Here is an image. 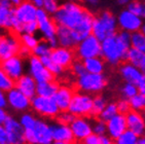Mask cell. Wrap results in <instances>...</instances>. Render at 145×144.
<instances>
[{"label":"cell","instance_id":"6da1fadb","mask_svg":"<svg viewBox=\"0 0 145 144\" xmlns=\"http://www.w3.org/2000/svg\"><path fill=\"white\" fill-rule=\"evenodd\" d=\"M132 34L120 30L114 36L108 37L102 43V58L110 65L120 66L126 62L127 56L131 48Z\"/></svg>","mask_w":145,"mask_h":144},{"label":"cell","instance_id":"be15d7a7","mask_svg":"<svg viewBox=\"0 0 145 144\" xmlns=\"http://www.w3.org/2000/svg\"><path fill=\"white\" fill-rule=\"evenodd\" d=\"M143 117H144V119H145V111L143 112Z\"/></svg>","mask_w":145,"mask_h":144},{"label":"cell","instance_id":"91938a15","mask_svg":"<svg viewBox=\"0 0 145 144\" xmlns=\"http://www.w3.org/2000/svg\"><path fill=\"white\" fill-rule=\"evenodd\" d=\"M140 31H141V33H142L143 35L145 36V24H143L142 28H141V30H140Z\"/></svg>","mask_w":145,"mask_h":144},{"label":"cell","instance_id":"ee69618b","mask_svg":"<svg viewBox=\"0 0 145 144\" xmlns=\"http://www.w3.org/2000/svg\"><path fill=\"white\" fill-rule=\"evenodd\" d=\"M93 133L100 136V137L105 136V134L107 133L106 122H102L99 118H96L95 122H93Z\"/></svg>","mask_w":145,"mask_h":144},{"label":"cell","instance_id":"836d02e7","mask_svg":"<svg viewBox=\"0 0 145 144\" xmlns=\"http://www.w3.org/2000/svg\"><path fill=\"white\" fill-rule=\"evenodd\" d=\"M19 36H20V40H21L22 46L27 47V48H29L30 50H33L34 48L37 46L39 41H40V39H39L36 35H33V34L23 33Z\"/></svg>","mask_w":145,"mask_h":144},{"label":"cell","instance_id":"9a60e30c","mask_svg":"<svg viewBox=\"0 0 145 144\" xmlns=\"http://www.w3.org/2000/svg\"><path fill=\"white\" fill-rule=\"evenodd\" d=\"M4 127L8 135L10 144H26L25 129L20 124L19 118L9 117Z\"/></svg>","mask_w":145,"mask_h":144},{"label":"cell","instance_id":"4316f807","mask_svg":"<svg viewBox=\"0 0 145 144\" xmlns=\"http://www.w3.org/2000/svg\"><path fill=\"white\" fill-rule=\"evenodd\" d=\"M14 21L16 16L14 7L0 4V30L11 31Z\"/></svg>","mask_w":145,"mask_h":144},{"label":"cell","instance_id":"74e56055","mask_svg":"<svg viewBox=\"0 0 145 144\" xmlns=\"http://www.w3.org/2000/svg\"><path fill=\"white\" fill-rule=\"evenodd\" d=\"M16 86V81H12L5 72L0 68V90L4 93H7Z\"/></svg>","mask_w":145,"mask_h":144},{"label":"cell","instance_id":"c3c4849f","mask_svg":"<svg viewBox=\"0 0 145 144\" xmlns=\"http://www.w3.org/2000/svg\"><path fill=\"white\" fill-rule=\"evenodd\" d=\"M37 31H38V24H37L36 21L27 23V24H25V25L23 26V33L35 35V33H36Z\"/></svg>","mask_w":145,"mask_h":144},{"label":"cell","instance_id":"f35d334b","mask_svg":"<svg viewBox=\"0 0 145 144\" xmlns=\"http://www.w3.org/2000/svg\"><path fill=\"white\" fill-rule=\"evenodd\" d=\"M132 110L137 112H144L145 111V95L137 94L135 97L129 100Z\"/></svg>","mask_w":145,"mask_h":144},{"label":"cell","instance_id":"94428289","mask_svg":"<svg viewBox=\"0 0 145 144\" xmlns=\"http://www.w3.org/2000/svg\"><path fill=\"white\" fill-rule=\"evenodd\" d=\"M52 144H66V143H63V142H57V141H54Z\"/></svg>","mask_w":145,"mask_h":144},{"label":"cell","instance_id":"f907efd6","mask_svg":"<svg viewBox=\"0 0 145 144\" xmlns=\"http://www.w3.org/2000/svg\"><path fill=\"white\" fill-rule=\"evenodd\" d=\"M0 144H10L4 126H0Z\"/></svg>","mask_w":145,"mask_h":144},{"label":"cell","instance_id":"60d3db41","mask_svg":"<svg viewBox=\"0 0 145 144\" xmlns=\"http://www.w3.org/2000/svg\"><path fill=\"white\" fill-rule=\"evenodd\" d=\"M137 94H139L138 89H137V86L131 84V83H125L123 86L121 88V96H123V99L130 100L133 97H135Z\"/></svg>","mask_w":145,"mask_h":144},{"label":"cell","instance_id":"3957f363","mask_svg":"<svg viewBox=\"0 0 145 144\" xmlns=\"http://www.w3.org/2000/svg\"><path fill=\"white\" fill-rule=\"evenodd\" d=\"M117 26V18L113 14V12L108 9L102 10L95 16L92 35L102 42L108 37L114 36L118 32Z\"/></svg>","mask_w":145,"mask_h":144},{"label":"cell","instance_id":"f6af8a7d","mask_svg":"<svg viewBox=\"0 0 145 144\" xmlns=\"http://www.w3.org/2000/svg\"><path fill=\"white\" fill-rule=\"evenodd\" d=\"M71 71L72 73L77 77H80L82 75H84L86 73H88L87 70H86V67L84 65V62L80 61V60H75V62L72 64V66H71Z\"/></svg>","mask_w":145,"mask_h":144},{"label":"cell","instance_id":"8992f818","mask_svg":"<svg viewBox=\"0 0 145 144\" xmlns=\"http://www.w3.org/2000/svg\"><path fill=\"white\" fill-rule=\"evenodd\" d=\"M20 36L14 32H4L0 34V63L19 56L21 50Z\"/></svg>","mask_w":145,"mask_h":144},{"label":"cell","instance_id":"8d00e7d4","mask_svg":"<svg viewBox=\"0 0 145 144\" xmlns=\"http://www.w3.org/2000/svg\"><path fill=\"white\" fill-rule=\"evenodd\" d=\"M131 46L135 50L145 54V36L141 33V31L136 32V33H132Z\"/></svg>","mask_w":145,"mask_h":144},{"label":"cell","instance_id":"bcb514c9","mask_svg":"<svg viewBox=\"0 0 145 144\" xmlns=\"http://www.w3.org/2000/svg\"><path fill=\"white\" fill-rule=\"evenodd\" d=\"M76 117H74L72 113H70L69 111H61L59 115L57 117V122L63 125H68L70 126L72 124V122L75 119Z\"/></svg>","mask_w":145,"mask_h":144},{"label":"cell","instance_id":"d6a6232c","mask_svg":"<svg viewBox=\"0 0 145 144\" xmlns=\"http://www.w3.org/2000/svg\"><path fill=\"white\" fill-rule=\"evenodd\" d=\"M52 50H53V48L50 46L48 41L42 39V40L39 41L37 46L32 50V55L41 59L44 58V57H50V54H52Z\"/></svg>","mask_w":145,"mask_h":144},{"label":"cell","instance_id":"db71d44e","mask_svg":"<svg viewBox=\"0 0 145 144\" xmlns=\"http://www.w3.org/2000/svg\"><path fill=\"white\" fill-rule=\"evenodd\" d=\"M137 89H138V92L139 94L145 95V75L143 74L142 78L140 79V81L137 84Z\"/></svg>","mask_w":145,"mask_h":144},{"label":"cell","instance_id":"83f0119b","mask_svg":"<svg viewBox=\"0 0 145 144\" xmlns=\"http://www.w3.org/2000/svg\"><path fill=\"white\" fill-rule=\"evenodd\" d=\"M59 88H60V84L56 81L37 83L36 96H40V97L44 98H54Z\"/></svg>","mask_w":145,"mask_h":144},{"label":"cell","instance_id":"ab89813d","mask_svg":"<svg viewBox=\"0 0 145 144\" xmlns=\"http://www.w3.org/2000/svg\"><path fill=\"white\" fill-rule=\"evenodd\" d=\"M139 137L131 132L130 130H127L123 135H120L117 139L114 140V144H137Z\"/></svg>","mask_w":145,"mask_h":144},{"label":"cell","instance_id":"52a82bcc","mask_svg":"<svg viewBox=\"0 0 145 144\" xmlns=\"http://www.w3.org/2000/svg\"><path fill=\"white\" fill-rule=\"evenodd\" d=\"M93 99L94 97L89 94L75 92L68 111L76 117H92Z\"/></svg>","mask_w":145,"mask_h":144},{"label":"cell","instance_id":"484cf974","mask_svg":"<svg viewBox=\"0 0 145 144\" xmlns=\"http://www.w3.org/2000/svg\"><path fill=\"white\" fill-rule=\"evenodd\" d=\"M57 39H58L59 42V46L73 50L77 45V42L75 41V39L73 37L72 30L68 29L66 27L58 26V29H57Z\"/></svg>","mask_w":145,"mask_h":144},{"label":"cell","instance_id":"7bdbcfd3","mask_svg":"<svg viewBox=\"0 0 145 144\" xmlns=\"http://www.w3.org/2000/svg\"><path fill=\"white\" fill-rule=\"evenodd\" d=\"M145 3L140 2V1H132L128 4V10L133 12L134 14L138 16V17L142 18L143 17V11H144Z\"/></svg>","mask_w":145,"mask_h":144},{"label":"cell","instance_id":"5b68a950","mask_svg":"<svg viewBox=\"0 0 145 144\" xmlns=\"http://www.w3.org/2000/svg\"><path fill=\"white\" fill-rule=\"evenodd\" d=\"M26 143L29 144H52L54 142L52 125L48 120L38 118L33 130L25 131Z\"/></svg>","mask_w":145,"mask_h":144},{"label":"cell","instance_id":"4fadbf2b","mask_svg":"<svg viewBox=\"0 0 145 144\" xmlns=\"http://www.w3.org/2000/svg\"><path fill=\"white\" fill-rule=\"evenodd\" d=\"M0 68L8 75L12 81H17L23 75H25L26 71V60L21 56H14L12 58L0 63Z\"/></svg>","mask_w":145,"mask_h":144},{"label":"cell","instance_id":"d6986e66","mask_svg":"<svg viewBox=\"0 0 145 144\" xmlns=\"http://www.w3.org/2000/svg\"><path fill=\"white\" fill-rule=\"evenodd\" d=\"M14 10L17 20L23 25L36 21L38 9L32 1H23L19 6L14 7Z\"/></svg>","mask_w":145,"mask_h":144},{"label":"cell","instance_id":"7c38bea8","mask_svg":"<svg viewBox=\"0 0 145 144\" xmlns=\"http://www.w3.org/2000/svg\"><path fill=\"white\" fill-rule=\"evenodd\" d=\"M6 99L7 107L14 112L24 113L31 109V99L19 91L16 86L6 93Z\"/></svg>","mask_w":145,"mask_h":144},{"label":"cell","instance_id":"e0dca14e","mask_svg":"<svg viewBox=\"0 0 145 144\" xmlns=\"http://www.w3.org/2000/svg\"><path fill=\"white\" fill-rule=\"evenodd\" d=\"M50 57L57 65L62 67L63 69H67V68H71L72 64L75 62L76 56L75 52L73 50L58 46L52 50Z\"/></svg>","mask_w":145,"mask_h":144},{"label":"cell","instance_id":"277c9868","mask_svg":"<svg viewBox=\"0 0 145 144\" xmlns=\"http://www.w3.org/2000/svg\"><path fill=\"white\" fill-rule=\"evenodd\" d=\"M107 86V79L104 74H92L86 73L80 77L76 78L75 86L78 92L89 94L99 95Z\"/></svg>","mask_w":145,"mask_h":144},{"label":"cell","instance_id":"603a6c76","mask_svg":"<svg viewBox=\"0 0 145 144\" xmlns=\"http://www.w3.org/2000/svg\"><path fill=\"white\" fill-rule=\"evenodd\" d=\"M74 94H75V92L71 86H65V84L60 86L56 95L53 98L56 102L57 106L60 109V111H68L70 103H71V100H72Z\"/></svg>","mask_w":145,"mask_h":144},{"label":"cell","instance_id":"003e7915","mask_svg":"<svg viewBox=\"0 0 145 144\" xmlns=\"http://www.w3.org/2000/svg\"><path fill=\"white\" fill-rule=\"evenodd\" d=\"M0 34H1V32H0Z\"/></svg>","mask_w":145,"mask_h":144},{"label":"cell","instance_id":"816d5d0a","mask_svg":"<svg viewBox=\"0 0 145 144\" xmlns=\"http://www.w3.org/2000/svg\"><path fill=\"white\" fill-rule=\"evenodd\" d=\"M8 111L6 110V108H0V126H4L7 119L9 118Z\"/></svg>","mask_w":145,"mask_h":144},{"label":"cell","instance_id":"cb8c5ba5","mask_svg":"<svg viewBox=\"0 0 145 144\" xmlns=\"http://www.w3.org/2000/svg\"><path fill=\"white\" fill-rule=\"evenodd\" d=\"M118 71L126 83H131L134 86L138 84V82L143 76V72L141 70H139L128 62H123L120 64L118 66Z\"/></svg>","mask_w":145,"mask_h":144},{"label":"cell","instance_id":"11a10c76","mask_svg":"<svg viewBox=\"0 0 145 144\" xmlns=\"http://www.w3.org/2000/svg\"><path fill=\"white\" fill-rule=\"evenodd\" d=\"M7 107V99H6V93L0 90V108Z\"/></svg>","mask_w":145,"mask_h":144},{"label":"cell","instance_id":"6125c7cd","mask_svg":"<svg viewBox=\"0 0 145 144\" xmlns=\"http://www.w3.org/2000/svg\"><path fill=\"white\" fill-rule=\"evenodd\" d=\"M73 144H82L81 142H75V143H73Z\"/></svg>","mask_w":145,"mask_h":144},{"label":"cell","instance_id":"7402d4cb","mask_svg":"<svg viewBox=\"0 0 145 144\" xmlns=\"http://www.w3.org/2000/svg\"><path fill=\"white\" fill-rule=\"evenodd\" d=\"M128 130L136 134L138 137L145 136V119L141 112L131 110L126 115Z\"/></svg>","mask_w":145,"mask_h":144},{"label":"cell","instance_id":"44dd1931","mask_svg":"<svg viewBox=\"0 0 145 144\" xmlns=\"http://www.w3.org/2000/svg\"><path fill=\"white\" fill-rule=\"evenodd\" d=\"M50 125H52L54 141L63 142L66 144H73L76 142L70 126L63 125L58 122H55Z\"/></svg>","mask_w":145,"mask_h":144},{"label":"cell","instance_id":"b9f144b4","mask_svg":"<svg viewBox=\"0 0 145 144\" xmlns=\"http://www.w3.org/2000/svg\"><path fill=\"white\" fill-rule=\"evenodd\" d=\"M60 9V4L56 0H44V4H43V10L48 14L54 17L57 14V11Z\"/></svg>","mask_w":145,"mask_h":144},{"label":"cell","instance_id":"30bf717a","mask_svg":"<svg viewBox=\"0 0 145 144\" xmlns=\"http://www.w3.org/2000/svg\"><path fill=\"white\" fill-rule=\"evenodd\" d=\"M27 70H28V74L32 76L37 83L53 81L56 78L42 64L40 58L33 55L27 60Z\"/></svg>","mask_w":145,"mask_h":144},{"label":"cell","instance_id":"ffe728a7","mask_svg":"<svg viewBox=\"0 0 145 144\" xmlns=\"http://www.w3.org/2000/svg\"><path fill=\"white\" fill-rule=\"evenodd\" d=\"M106 127L107 134L114 141L115 139H117L120 135H123L128 130L126 115L118 113L113 118H111L106 122Z\"/></svg>","mask_w":145,"mask_h":144},{"label":"cell","instance_id":"4dcf8cb0","mask_svg":"<svg viewBox=\"0 0 145 144\" xmlns=\"http://www.w3.org/2000/svg\"><path fill=\"white\" fill-rule=\"evenodd\" d=\"M37 118L35 117V114L31 111H27V112H24V113L20 114L19 117V122L20 124L22 125V127L25 129V131H29V130H33L35 126L37 124Z\"/></svg>","mask_w":145,"mask_h":144},{"label":"cell","instance_id":"f546056e","mask_svg":"<svg viewBox=\"0 0 145 144\" xmlns=\"http://www.w3.org/2000/svg\"><path fill=\"white\" fill-rule=\"evenodd\" d=\"M84 65L86 67L88 73H92V74H103L104 70H105V61L103 58H93L84 60Z\"/></svg>","mask_w":145,"mask_h":144},{"label":"cell","instance_id":"d590c367","mask_svg":"<svg viewBox=\"0 0 145 144\" xmlns=\"http://www.w3.org/2000/svg\"><path fill=\"white\" fill-rule=\"evenodd\" d=\"M40 60H41L42 64L46 67V69H48L55 77H58V76H60V75H62L64 73L65 69H63L62 67L57 65V64L50 59V57H44V58H41Z\"/></svg>","mask_w":145,"mask_h":144},{"label":"cell","instance_id":"8fae6325","mask_svg":"<svg viewBox=\"0 0 145 144\" xmlns=\"http://www.w3.org/2000/svg\"><path fill=\"white\" fill-rule=\"evenodd\" d=\"M36 22L38 24V31L44 40L48 41V40L56 38L58 26L55 23L52 16L46 14L43 9H38Z\"/></svg>","mask_w":145,"mask_h":144},{"label":"cell","instance_id":"9f6ffc18","mask_svg":"<svg viewBox=\"0 0 145 144\" xmlns=\"http://www.w3.org/2000/svg\"><path fill=\"white\" fill-rule=\"evenodd\" d=\"M33 4L36 6L37 9H43V4H44V0H33L32 1Z\"/></svg>","mask_w":145,"mask_h":144},{"label":"cell","instance_id":"2e32d148","mask_svg":"<svg viewBox=\"0 0 145 144\" xmlns=\"http://www.w3.org/2000/svg\"><path fill=\"white\" fill-rule=\"evenodd\" d=\"M76 142H82L84 139L93 134V122L89 117H75L70 125Z\"/></svg>","mask_w":145,"mask_h":144},{"label":"cell","instance_id":"ac0fdd59","mask_svg":"<svg viewBox=\"0 0 145 144\" xmlns=\"http://www.w3.org/2000/svg\"><path fill=\"white\" fill-rule=\"evenodd\" d=\"M94 20H95V14L89 10L84 19L81 20V22L74 29H72L73 37L75 39V41L77 42V45L93 34Z\"/></svg>","mask_w":145,"mask_h":144},{"label":"cell","instance_id":"9c48e42d","mask_svg":"<svg viewBox=\"0 0 145 144\" xmlns=\"http://www.w3.org/2000/svg\"><path fill=\"white\" fill-rule=\"evenodd\" d=\"M31 110L43 118H57L61 112L53 98L35 96L31 99Z\"/></svg>","mask_w":145,"mask_h":144},{"label":"cell","instance_id":"680465c9","mask_svg":"<svg viewBox=\"0 0 145 144\" xmlns=\"http://www.w3.org/2000/svg\"><path fill=\"white\" fill-rule=\"evenodd\" d=\"M137 144H145V136H143V137H140V138L138 139V142H137Z\"/></svg>","mask_w":145,"mask_h":144},{"label":"cell","instance_id":"d4e9b609","mask_svg":"<svg viewBox=\"0 0 145 144\" xmlns=\"http://www.w3.org/2000/svg\"><path fill=\"white\" fill-rule=\"evenodd\" d=\"M16 88L30 99H33L36 96L37 82L28 73L16 81Z\"/></svg>","mask_w":145,"mask_h":144},{"label":"cell","instance_id":"03108f58","mask_svg":"<svg viewBox=\"0 0 145 144\" xmlns=\"http://www.w3.org/2000/svg\"><path fill=\"white\" fill-rule=\"evenodd\" d=\"M26 144H29V143H26Z\"/></svg>","mask_w":145,"mask_h":144},{"label":"cell","instance_id":"f5cc1de1","mask_svg":"<svg viewBox=\"0 0 145 144\" xmlns=\"http://www.w3.org/2000/svg\"><path fill=\"white\" fill-rule=\"evenodd\" d=\"M19 56H21L23 59H27L28 60L29 58H30L31 56H32V50H30L29 48H27V47L25 46H22L21 47V50H20V54Z\"/></svg>","mask_w":145,"mask_h":144},{"label":"cell","instance_id":"6f0895ef","mask_svg":"<svg viewBox=\"0 0 145 144\" xmlns=\"http://www.w3.org/2000/svg\"><path fill=\"white\" fill-rule=\"evenodd\" d=\"M22 2H23L22 0H11V4H12V6H14V7H17V6H19Z\"/></svg>","mask_w":145,"mask_h":144},{"label":"cell","instance_id":"e575fe53","mask_svg":"<svg viewBox=\"0 0 145 144\" xmlns=\"http://www.w3.org/2000/svg\"><path fill=\"white\" fill-rule=\"evenodd\" d=\"M118 114V109H117V104L114 102L108 103L106 106V108L104 109V111L100 114V117L98 118L102 120L104 122H107L108 120H110L111 118Z\"/></svg>","mask_w":145,"mask_h":144},{"label":"cell","instance_id":"7a4b0ae2","mask_svg":"<svg viewBox=\"0 0 145 144\" xmlns=\"http://www.w3.org/2000/svg\"><path fill=\"white\" fill-rule=\"evenodd\" d=\"M88 11L89 9L81 5L80 3L68 1L60 5V9L53 19L57 26L66 27L72 30L81 22Z\"/></svg>","mask_w":145,"mask_h":144},{"label":"cell","instance_id":"f1b7e54d","mask_svg":"<svg viewBox=\"0 0 145 144\" xmlns=\"http://www.w3.org/2000/svg\"><path fill=\"white\" fill-rule=\"evenodd\" d=\"M126 62L132 64L133 66L141 70L143 72V74L145 75V54L131 47L129 50L128 56H127Z\"/></svg>","mask_w":145,"mask_h":144},{"label":"cell","instance_id":"5bb4252c","mask_svg":"<svg viewBox=\"0 0 145 144\" xmlns=\"http://www.w3.org/2000/svg\"><path fill=\"white\" fill-rule=\"evenodd\" d=\"M117 24L120 30L126 31L131 34L139 32L143 26L141 18L134 14L128 9H123L120 12L117 17Z\"/></svg>","mask_w":145,"mask_h":144},{"label":"cell","instance_id":"1f68e13d","mask_svg":"<svg viewBox=\"0 0 145 144\" xmlns=\"http://www.w3.org/2000/svg\"><path fill=\"white\" fill-rule=\"evenodd\" d=\"M107 101L106 99L102 96L101 94L94 96L93 99V112H92V117L94 118H98L100 117V114L104 111V109L107 106Z\"/></svg>","mask_w":145,"mask_h":144},{"label":"cell","instance_id":"ba28073f","mask_svg":"<svg viewBox=\"0 0 145 144\" xmlns=\"http://www.w3.org/2000/svg\"><path fill=\"white\" fill-rule=\"evenodd\" d=\"M74 52L75 56L80 61L99 57L102 58V43L94 35H91L79 42L74 48Z\"/></svg>","mask_w":145,"mask_h":144},{"label":"cell","instance_id":"681fc988","mask_svg":"<svg viewBox=\"0 0 145 144\" xmlns=\"http://www.w3.org/2000/svg\"><path fill=\"white\" fill-rule=\"evenodd\" d=\"M81 143L82 144H102L101 143V137L94 133H93L92 135H89V137H87Z\"/></svg>","mask_w":145,"mask_h":144},{"label":"cell","instance_id":"e7e4bbea","mask_svg":"<svg viewBox=\"0 0 145 144\" xmlns=\"http://www.w3.org/2000/svg\"><path fill=\"white\" fill-rule=\"evenodd\" d=\"M109 144H114V141H113V142H112V143H109Z\"/></svg>","mask_w":145,"mask_h":144},{"label":"cell","instance_id":"7dc6e473","mask_svg":"<svg viewBox=\"0 0 145 144\" xmlns=\"http://www.w3.org/2000/svg\"><path fill=\"white\" fill-rule=\"evenodd\" d=\"M116 104H117V109H118V113L120 114L127 115L132 110L130 102L127 99H120V101H117Z\"/></svg>","mask_w":145,"mask_h":144}]
</instances>
